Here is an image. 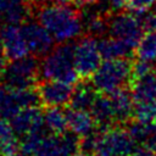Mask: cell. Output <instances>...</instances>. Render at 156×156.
<instances>
[{"mask_svg":"<svg viewBox=\"0 0 156 156\" xmlns=\"http://www.w3.org/2000/svg\"><path fill=\"white\" fill-rule=\"evenodd\" d=\"M37 18L52 35L55 41L60 44L77 39L84 29L79 11L67 4L41 5L38 9Z\"/></svg>","mask_w":156,"mask_h":156,"instance_id":"cell-1","label":"cell"},{"mask_svg":"<svg viewBox=\"0 0 156 156\" xmlns=\"http://www.w3.org/2000/svg\"><path fill=\"white\" fill-rule=\"evenodd\" d=\"M80 149L94 156H130L136 150V141L128 129L110 126L82 138Z\"/></svg>","mask_w":156,"mask_h":156,"instance_id":"cell-2","label":"cell"},{"mask_svg":"<svg viewBox=\"0 0 156 156\" xmlns=\"http://www.w3.org/2000/svg\"><path fill=\"white\" fill-rule=\"evenodd\" d=\"M39 76L44 80H60L74 84L80 78L74 65V46L61 43L52 48L39 65Z\"/></svg>","mask_w":156,"mask_h":156,"instance_id":"cell-3","label":"cell"},{"mask_svg":"<svg viewBox=\"0 0 156 156\" xmlns=\"http://www.w3.org/2000/svg\"><path fill=\"white\" fill-rule=\"evenodd\" d=\"M133 78V63L126 58L105 60L91 76V84L101 94H112L124 88Z\"/></svg>","mask_w":156,"mask_h":156,"instance_id":"cell-4","label":"cell"},{"mask_svg":"<svg viewBox=\"0 0 156 156\" xmlns=\"http://www.w3.org/2000/svg\"><path fill=\"white\" fill-rule=\"evenodd\" d=\"M34 55L12 58L0 72L1 83L12 88H32L39 77V65Z\"/></svg>","mask_w":156,"mask_h":156,"instance_id":"cell-5","label":"cell"},{"mask_svg":"<svg viewBox=\"0 0 156 156\" xmlns=\"http://www.w3.org/2000/svg\"><path fill=\"white\" fill-rule=\"evenodd\" d=\"M108 33L134 50L144 35V28L134 12L118 11L108 16Z\"/></svg>","mask_w":156,"mask_h":156,"instance_id":"cell-6","label":"cell"},{"mask_svg":"<svg viewBox=\"0 0 156 156\" xmlns=\"http://www.w3.org/2000/svg\"><path fill=\"white\" fill-rule=\"evenodd\" d=\"M39 101L38 91L32 88H12L5 84L0 85V117L11 119L21 110L37 106Z\"/></svg>","mask_w":156,"mask_h":156,"instance_id":"cell-7","label":"cell"},{"mask_svg":"<svg viewBox=\"0 0 156 156\" xmlns=\"http://www.w3.org/2000/svg\"><path fill=\"white\" fill-rule=\"evenodd\" d=\"M74 46V65L80 78L91 77L99 66L101 65V52L99 49V41L95 37L88 34L80 38Z\"/></svg>","mask_w":156,"mask_h":156,"instance_id":"cell-8","label":"cell"},{"mask_svg":"<svg viewBox=\"0 0 156 156\" xmlns=\"http://www.w3.org/2000/svg\"><path fill=\"white\" fill-rule=\"evenodd\" d=\"M80 147L79 136L74 133L46 134L35 146L30 156H72Z\"/></svg>","mask_w":156,"mask_h":156,"instance_id":"cell-9","label":"cell"},{"mask_svg":"<svg viewBox=\"0 0 156 156\" xmlns=\"http://www.w3.org/2000/svg\"><path fill=\"white\" fill-rule=\"evenodd\" d=\"M21 28L29 55L44 56L52 49L55 39L39 21L22 22Z\"/></svg>","mask_w":156,"mask_h":156,"instance_id":"cell-10","label":"cell"},{"mask_svg":"<svg viewBox=\"0 0 156 156\" xmlns=\"http://www.w3.org/2000/svg\"><path fill=\"white\" fill-rule=\"evenodd\" d=\"M72 84L60 80H44L38 89L39 101L46 107H62L69 104Z\"/></svg>","mask_w":156,"mask_h":156,"instance_id":"cell-11","label":"cell"},{"mask_svg":"<svg viewBox=\"0 0 156 156\" xmlns=\"http://www.w3.org/2000/svg\"><path fill=\"white\" fill-rule=\"evenodd\" d=\"M0 35H1L6 57L12 60V58H18V57L29 55L24 37L22 33L21 23L1 26Z\"/></svg>","mask_w":156,"mask_h":156,"instance_id":"cell-12","label":"cell"},{"mask_svg":"<svg viewBox=\"0 0 156 156\" xmlns=\"http://www.w3.org/2000/svg\"><path fill=\"white\" fill-rule=\"evenodd\" d=\"M9 121L11 122V126L13 127L17 135L21 138L34 130L46 128L44 124V115L37 106H30L21 110Z\"/></svg>","mask_w":156,"mask_h":156,"instance_id":"cell-13","label":"cell"},{"mask_svg":"<svg viewBox=\"0 0 156 156\" xmlns=\"http://www.w3.org/2000/svg\"><path fill=\"white\" fill-rule=\"evenodd\" d=\"M66 115L68 129L79 138L88 136L95 132V127L98 123L91 112H89L88 110H77L71 107L66 111Z\"/></svg>","mask_w":156,"mask_h":156,"instance_id":"cell-14","label":"cell"},{"mask_svg":"<svg viewBox=\"0 0 156 156\" xmlns=\"http://www.w3.org/2000/svg\"><path fill=\"white\" fill-rule=\"evenodd\" d=\"M28 0H0V24H18L29 16Z\"/></svg>","mask_w":156,"mask_h":156,"instance_id":"cell-15","label":"cell"},{"mask_svg":"<svg viewBox=\"0 0 156 156\" xmlns=\"http://www.w3.org/2000/svg\"><path fill=\"white\" fill-rule=\"evenodd\" d=\"M108 96L111 99L115 121L119 123L128 122L134 115V106H135L132 93L122 88L112 94H108Z\"/></svg>","mask_w":156,"mask_h":156,"instance_id":"cell-16","label":"cell"},{"mask_svg":"<svg viewBox=\"0 0 156 156\" xmlns=\"http://www.w3.org/2000/svg\"><path fill=\"white\" fill-rule=\"evenodd\" d=\"M130 83L134 102H156V76L154 72L133 78Z\"/></svg>","mask_w":156,"mask_h":156,"instance_id":"cell-17","label":"cell"},{"mask_svg":"<svg viewBox=\"0 0 156 156\" xmlns=\"http://www.w3.org/2000/svg\"><path fill=\"white\" fill-rule=\"evenodd\" d=\"M90 112H91L93 117L95 118L96 123L99 126H101L102 128H107L113 122H116L111 99L106 94H102L101 96H99V95L96 96V99L90 108Z\"/></svg>","mask_w":156,"mask_h":156,"instance_id":"cell-18","label":"cell"},{"mask_svg":"<svg viewBox=\"0 0 156 156\" xmlns=\"http://www.w3.org/2000/svg\"><path fill=\"white\" fill-rule=\"evenodd\" d=\"M98 90L94 88V85L90 83H80L78 84L72 93L69 106L72 108L77 110H90L96 96Z\"/></svg>","mask_w":156,"mask_h":156,"instance_id":"cell-19","label":"cell"},{"mask_svg":"<svg viewBox=\"0 0 156 156\" xmlns=\"http://www.w3.org/2000/svg\"><path fill=\"white\" fill-rule=\"evenodd\" d=\"M99 49L102 58L105 60L126 58L133 52V49H130L126 43L113 37L102 38L99 41Z\"/></svg>","mask_w":156,"mask_h":156,"instance_id":"cell-20","label":"cell"},{"mask_svg":"<svg viewBox=\"0 0 156 156\" xmlns=\"http://www.w3.org/2000/svg\"><path fill=\"white\" fill-rule=\"evenodd\" d=\"M44 115V124L49 133L62 134L68 129L67 115L61 107H48Z\"/></svg>","mask_w":156,"mask_h":156,"instance_id":"cell-21","label":"cell"},{"mask_svg":"<svg viewBox=\"0 0 156 156\" xmlns=\"http://www.w3.org/2000/svg\"><path fill=\"white\" fill-rule=\"evenodd\" d=\"M0 144L4 154H13L18 147V135L9 119L0 117Z\"/></svg>","mask_w":156,"mask_h":156,"instance_id":"cell-22","label":"cell"},{"mask_svg":"<svg viewBox=\"0 0 156 156\" xmlns=\"http://www.w3.org/2000/svg\"><path fill=\"white\" fill-rule=\"evenodd\" d=\"M83 23L87 33L95 38L108 32V15L88 13L85 18H83Z\"/></svg>","mask_w":156,"mask_h":156,"instance_id":"cell-23","label":"cell"},{"mask_svg":"<svg viewBox=\"0 0 156 156\" xmlns=\"http://www.w3.org/2000/svg\"><path fill=\"white\" fill-rule=\"evenodd\" d=\"M135 50L138 58L152 63L156 62V30H150L144 34Z\"/></svg>","mask_w":156,"mask_h":156,"instance_id":"cell-24","label":"cell"},{"mask_svg":"<svg viewBox=\"0 0 156 156\" xmlns=\"http://www.w3.org/2000/svg\"><path fill=\"white\" fill-rule=\"evenodd\" d=\"M133 117L144 124L156 123V102H135Z\"/></svg>","mask_w":156,"mask_h":156,"instance_id":"cell-25","label":"cell"},{"mask_svg":"<svg viewBox=\"0 0 156 156\" xmlns=\"http://www.w3.org/2000/svg\"><path fill=\"white\" fill-rule=\"evenodd\" d=\"M134 13L138 16L144 30H146V32L156 30V11L151 12V11L146 10V11L134 12Z\"/></svg>","mask_w":156,"mask_h":156,"instance_id":"cell-26","label":"cell"},{"mask_svg":"<svg viewBox=\"0 0 156 156\" xmlns=\"http://www.w3.org/2000/svg\"><path fill=\"white\" fill-rule=\"evenodd\" d=\"M154 67H155V65L152 62L138 58V61H135L133 63V78H138V77H143L149 73H152Z\"/></svg>","mask_w":156,"mask_h":156,"instance_id":"cell-27","label":"cell"},{"mask_svg":"<svg viewBox=\"0 0 156 156\" xmlns=\"http://www.w3.org/2000/svg\"><path fill=\"white\" fill-rule=\"evenodd\" d=\"M156 0H127V9L133 12H141L149 10Z\"/></svg>","mask_w":156,"mask_h":156,"instance_id":"cell-28","label":"cell"},{"mask_svg":"<svg viewBox=\"0 0 156 156\" xmlns=\"http://www.w3.org/2000/svg\"><path fill=\"white\" fill-rule=\"evenodd\" d=\"M156 152H154V151H151V150H149V149H146V147H140V149H136L130 156H156L155 155Z\"/></svg>","mask_w":156,"mask_h":156,"instance_id":"cell-29","label":"cell"},{"mask_svg":"<svg viewBox=\"0 0 156 156\" xmlns=\"http://www.w3.org/2000/svg\"><path fill=\"white\" fill-rule=\"evenodd\" d=\"M77 6L79 7H84V6H90L94 4H98L100 0H72Z\"/></svg>","mask_w":156,"mask_h":156,"instance_id":"cell-30","label":"cell"},{"mask_svg":"<svg viewBox=\"0 0 156 156\" xmlns=\"http://www.w3.org/2000/svg\"><path fill=\"white\" fill-rule=\"evenodd\" d=\"M5 57H6V54H5V50H4L1 35H0V72H1V69L4 68V66H5Z\"/></svg>","mask_w":156,"mask_h":156,"instance_id":"cell-31","label":"cell"},{"mask_svg":"<svg viewBox=\"0 0 156 156\" xmlns=\"http://www.w3.org/2000/svg\"><path fill=\"white\" fill-rule=\"evenodd\" d=\"M48 4H57V5H65L68 4L69 0H45Z\"/></svg>","mask_w":156,"mask_h":156,"instance_id":"cell-32","label":"cell"},{"mask_svg":"<svg viewBox=\"0 0 156 156\" xmlns=\"http://www.w3.org/2000/svg\"><path fill=\"white\" fill-rule=\"evenodd\" d=\"M6 156H29L28 154H26V152H13V154H9V155H6Z\"/></svg>","mask_w":156,"mask_h":156,"instance_id":"cell-33","label":"cell"},{"mask_svg":"<svg viewBox=\"0 0 156 156\" xmlns=\"http://www.w3.org/2000/svg\"><path fill=\"white\" fill-rule=\"evenodd\" d=\"M72 156H90L89 154H87V152H84V151H80V152H76V154H73Z\"/></svg>","mask_w":156,"mask_h":156,"instance_id":"cell-34","label":"cell"},{"mask_svg":"<svg viewBox=\"0 0 156 156\" xmlns=\"http://www.w3.org/2000/svg\"><path fill=\"white\" fill-rule=\"evenodd\" d=\"M4 154V151H2V147H1V144H0V156Z\"/></svg>","mask_w":156,"mask_h":156,"instance_id":"cell-35","label":"cell"},{"mask_svg":"<svg viewBox=\"0 0 156 156\" xmlns=\"http://www.w3.org/2000/svg\"><path fill=\"white\" fill-rule=\"evenodd\" d=\"M155 11H156V2H155Z\"/></svg>","mask_w":156,"mask_h":156,"instance_id":"cell-36","label":"cell"}]
</instances>
